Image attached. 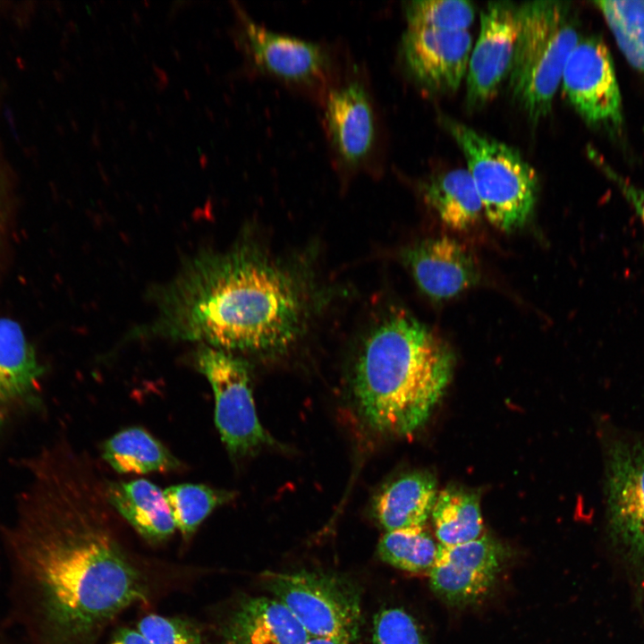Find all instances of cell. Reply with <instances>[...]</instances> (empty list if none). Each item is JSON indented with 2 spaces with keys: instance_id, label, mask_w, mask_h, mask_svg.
Returning a JSON list of instances; mask_svg holds the SVG:
<instances>
[{
  "instance_id": "cell-24",
  "label": "cell",
  "mask_w": 644,
  "mask_h": 644,
  "mask_svg": "<svg viewBox=\"0 0 644 644\" xmlns=\"http://www.w3.org/2000/svg\"><path fill=\"white\" fill-rule=\"evenodd\" d=\"M628 62L644 76V1L594 2Z\"/></svg>"
},
{
  "instance_id": "cell-8",
  "label": "cell",
  "mask_w": 644,
  "mask_h": 644,
  "mask_svg": "<svg viewBox=\"0 0 644 644\" xmlns=\"http://www.w3.org/2000/svg\"><path fill=\"white\" fill-rule=\"evenodd\" d=\"M609 538L630 562L644 565V439L615 436L606 450Z\"/></svg>"
},
{
  "instance_id": "cell-29",
  "label": "cell",
  "mask_w": 644,
  "mask_h": 644,
  "mask_svg": "<svg viewBox=\"0 0 644 644\" xmlns=\"http://www.w3.org/2000/svg\"><path fill=\"white\" fill-rule=\"evenodd\" d=\"M592 153V157L597 161L606 175L618 187L644 225V190L636 187L624 179L607 165L594 151Z\"/></svg>"
},
{
  "instance_id": "cell-27",
  "label": "cell",
  "mask_w": 644,
  "mask_h": 644,
  "mask_svg": "<svg viewBox=\"0 0 644 644\" xmlns=\"http://www.w3.org/2000/svg\"><path fill=\"white\" fill-rule=\"evenodd\" d=\"M373 644H428L415 619L405 610L391 607L380 610L374 617Z\"/></svg>"
},
{
  "instance_id": "cell-12",
  "label": "cell",
  "mask_w": 644,
  "mask_h": 644,
  "mask_svg": "<svg viewBox=\"0 0 644 644\" xmlns=\"http://www.w3.org/2000/svg\"><path fill=\"white\" fill-rule=\"evenodd\" d=\"M471 37L467 30L407 28L402 55L410 74L436 93L454 92L468 71Z\"/></svg>"
},
{
  "instance_id": "cell-16",
  "label": "cell",
  "mask_w": 644,
  "mask_h": 644,
  "mask_svg": "<svg viewBox=\"0 0 644 644\" xmlns=\"http://www.w3.org/2000/svg\"><path fill=\"white\" fill-rule=\"evenodd\" d=\"M309 635L273 597L241 601L219 628L218 644H304Z\"/></svg>"
},
{
  "instance_id": "cell-19",
  "label": "cell",
  "mask_w": 644,
  "mask_h": 644,
  "mask_svg": "<svg viewBox=\"0 0 644 644\" xmlns=\"http://www.w3.org/2000/svg\"><path fill=\"white\" fill-rule=\"evenodd\" d=\"M425 202L440 220L456 231L473 226L483 212L482 204L468 170L438 174L422 186Z\"/></svg>"
},
{
  "instance_id": "cell-17",
  "label": "cell",
  "mask_w": 644,
  "mask_h": 644,
  "mask_svg": "<svg viewBox=\"0 0 644 644\" xmlns=\"http://www.w3.org/2000/svg\"><path fill=\"white\" fill-rule=\"evenodd\" d=\"M436 496V482L430 473H408L389 483L376 496L374 515L386 531L423 528Z\"/></svg>"
},
{
  "instance_id": "cell-6",
  "label": "cell",
  "mask_w": 644,
  "mask_h": 644,
  "mask_svg": "<svg viewBox=\"0 0 644 644\" xmlns=\"http://www.w3.org/2000/svg\"><path fill=\"white\" fill-rule=\"evenodd\" d=\"M262 580L273 597L297 619L310 638L352 644L362 623L358 588L342 576L315 571L266 572Z\"/></svg>"
},
{
  "instance_id": "cell-9",
  "label": "cell",
  "mask_w": 644,
  "mask_h": 644,
  "mask_svg": "<svg viewBox=\"0 0 644 644\" xmlns=\"http://www.w3.org/2000/svg\"><path fill=\"white\" fill-rule=\"evenodd\" d=\"M578 114L589 124L616 128L623 122L622 97L611 54L601 39L580 38L561 81Z\"/></svg>"
},
{
  "instance_id": "cell-5",
  "label": "cell",
  "mask_w": 644,
  "mask_h": 644,
  "mask_svg": "<svg viewBox=\"0 0 644 644\" xmlns=\"http://www.w3.org/2000/svg\"><path fill=\"white\" fill-rule=\"evenodd\" d=\"M443 122L464 155L487 220L504 232L522 226L536 202L535 170L514 148L459 122Z\"/></svg>"
},
{
  "instance_id": "cell-4",
  "label": "cell",
  "mask_w": 644,
  "mask_h": 644,
  "mask_svg": "<svg viewBox=\"0 0 644 644\" xmlns=\"http://www.w3.org/2000/svg\"><path fill=\"white\" fill-rule=\"evenodd\" d=\"M518 13L510 87L516 101L537 123L550 113L566 61L580 36L568 3L527 2L518 5Z\"/></svg>"
},
{
  "instance_id": "cell-7",
  "label": "cell",
  "mask_w": 644,
  "mask_h": 644,
  "mask_svg": "<svg viewBox=\"0 0 644 644\" xmlns=\"http://www.w3.org/2000/svg\"><path fill=\"white\" fill-rule=\"evenodd\" d=\"M195 364L214 392L215 422L229 453L242 456L273 445L256 412L246 362L230 352L202 344Z\"/></svg>"
},
{
  "instance_id": "cell-20",
  "label": "cell",
  "mask_w": 644,
  "mask_h": 644,
  "mask_svg": "<svg viewBox=\"0 0 644 644\" xmlns=\"http://www.w3.org/2000/svg\"><path fill=\"white\" fill-rule=\"evenodd\" d=\"M42 373L35 352L21 326L0 318V406L28 394Z\"/></svg>"
},
{
  "instance_id": "cell-22",
  "label": "cell",
  "mask_w": 644,
  "mask_h": 644,
  "mask_svg": "<svg viewBox=\"0 0 644 644\" xmlns=\"http://www.w3.org/2000/svg\"><path fill=\"white\" fill-rule=\"evenodd\" d=\"M431 516L442 546L478 539L483 531L479 496L462 488L451 487L439 492Z\"/></svg>"
},
{
  "instance_id": "cell-28",
  "label": "cell",
  "mask_w": 644,
  "mask_h": 644,
  "mask_svg": "<svg viewBox=\"0 0 644 644\" xmlns=\"http://www.w3.org/2000/svg\"><path fill=\"white\" fill-rule=\"evenodd\" d=\"M137 630L151 644H202L199 630L181 618L148 614L138 623Z\"/></svg>"
},
{
  "instance_id": "cell-1",
  "label": "cell",
  "mask_w": 644,
  "mask_h": 644,
  "mask_svg": "<svg viewBox=\"0 0 644 644\" xmlns=\"http://www.w3.org/2000/svg\"><path fill=\"white\" fill-rule=\"evenodd\" d=\"M7 541L47 644H95L125 608L147 599L141 572L112 526L106 483L71 452L45 451Z\"/></svg>"
},
{
  "instance_id": "cell-11",
  "label": "cell",
  "mask_w": 644,
  "mask_h": 644,
  "mask_svg": "<svg viewBox=\"0 0 644 644\" xmlns=\"http://www.w3.org/2000/svg\"><path fill=\"white\" fill-rule=\"evenodd\" d=\"M501 564V549L488 537L454 546L439 545L429 571L430 587L450 605L471 604L492 588Z\"/></svg>"
},
{
  "instance_id": "cell-2",
  "label": "cell",
  "mask_w": 644,
  "mask_h": 644,
  "mask_svg": "<svg viewBox=\"0 0 644 644\" xmlns=\"http://www.w3.org/2000/svg\"><path fill=\"white\" fill-rule=\"evenodd\" d=\"M156 301L147 335L227 352L282 351L295 341L304 315L294 278L247 246L189 258Z\"/></svg>"
},
{
  "instance_id": "cell-31",
  "label": "cell",
  "mask_w": 644,
  "mask_h": 644,
  "mask_svg": "<svg viewBox=\"0 0 644 644\" xmlns=\"http://www.w3.org/2000/svg\"><path fill=\"white\" fill-rule=\"evenodd\" d=\"M304 644H349V643L343 641V640H334V639L309 638Z\"/></svg>"
},
{
  "instance_id": "cell-23",
  "label": "cell",
  "mask_w": 644,
  "mask_h": 644,
  "mask_svg": "<svg viewBox=\"0 0 644 644\" xmlns=\"http://www.w3.org/2000/svg\"><path fill=\"white\" fill-rule=\"evenodd\" d=\"M163 492L175 527L184 538H191L216 508L233 497L230 491L198 484L174 485Z\"/></svg>"
},
{
  "instance_id": "cell-21",
  "label": "cell",
  "mask_w": 644,
  "mask_h": 644,
  "mask_svg": "<svg viewBox=\"0 0 644 644\" xmlns=\"http://www.w3.org/2000/svg\"><path fill=\"white\" fill-rule=\"evenodd\" d=\"M104 460L119 473L171 471L181 463L171 452L140 428L119 431L102 445Z\"/></svg>"
},
{
  "instance_id": "cell-30",
  "label": "cell",
  "mask_w": 644,
  "mask_h": 644,
  "mask_svg": "<svg viewBox=\"0 0 644 644\" xmlns=\"http://www.w3.org/2000/svg\"><path fill=\"white\" fill-rule=\"evenodd\" d=\"M110 644H151L138 630L123 628L114 636Z\"/></svg>"
},
{
  "instance_id": "cell-14",
  "label": "cell",
  "mask_w": 644,
  "mask_h": 644,
  "mask_svg": "<svg viewBox=\"0 0 644 644\" xmlns=\"http://www.w3.org/2000/svg\"><path fill=\"white\" fill-rule=\"evenodd\" d=\"M325 116L332 146L343 165L365 164L377 140L374 107L365 86L351 80L332 90Z\"/></svg>"
},
{
  "instance_id": "cell-13",
  "label": "cell",
  "mask_w": 644,
  "mask_h": 644,
  "mask_svg": "<svg viewBox=\"0 0 644 644\" xmlns=\"http://www.w3.org/2000/svg\"><path fill=\"white\" fill-rule=\"evenodd\" d=\"M402 259L421 291L435 301L453 298L479 279L472 253L449 237L415 243L403 251Z\"/></svg>"
},
{
  "instance_id": "cell-3",
  "label": "cell",
  "mask_w": 644,
  "mask_h": 644,
  "mask_svg": "<svg viewBox=\"0 0 644 644\" xmlns=\"http://www.w3.org/2000/svg\"><path fill=\"white\" fill-rule=\"evenodd\" d=\"M453 365L448 345L426 326L402 311L386 316L368 335L355 366L360 414L378 433L413 434L443 398Z\"/></svg>"
},
{
  "instance_id": "cell-18",
  "label": "cell",
  "mask_w": 644,
  "mask_h": 644,
  "mask_svg": "<svg viewBox=\"0 0 644 644\" xmlns=\"http://www.w3.org/2000/svg\"><path fill=\"white\" fill-rule=\"evenodd\" d=\"M105 490L112 508L148 541H163L176 530L164 492L152 482H106Z\"/></svg>"
},
{
  "instance_id": "cell-26",
  "label": "cell",
  "mask_w": 644,
  "mask_h": 644,
  "mask_svg": "<svg viewBox=\"0 0 644 644\" xmlns=\"http://www.w3.org/2000/svg\"><path fill=\"white\" fill-rule=\"evenodd\" d=\"M404 9L410 29L467 30L475 17L472 4L463 0H415Z\"/></svg>"
},
{
  "instance_id": "cell-10",
  "label": "cell",
  "mask_w": 644,
  "mask_h": 644,
  "mask_svg": "<svg viewBox=\"0 0 644 644\" xmlns=\"http://www.w3.org/2000/svg\"><path fill=\"white\" fill-rule=\"evenodd\" d=\"M518 4L490 2L480 14V32L467 71V100L479 106L491 99L509 75L518 34Z\"/></svg>"
},
{
  "instance_id": "cell-25",
  "label": "cell",
  "mask_w": 644,
  "mask_h": 644,
  "mask_svg": "<svg viewBox=\"0 0 644 644\" xmlns=\"http://www.w3.org/2000/svg\"><path fill=\"white\" fill-rule=\"evenodd\" d=\"M438 546L423 528L386 531L377 546L385 563L409 572H428L434 565Z\"/></svg>"
},
{
  "instance_id": "cell-15",
  "label": "cell",
  "mask_w": 644,
  "mask_h": 644,
  "mask_svg": "<svg viewBox=\"0 0 644 644\" xmlns=\"http://www.w3.org/2000/svg\"><path fill=\"white\" fill-rule=\"evenodd\" d=\"M246 48L263 71L290 82L313 83L328 69L326 51L318 44L272 31L243 17Z\"/></svg>"
}]
</instances>
